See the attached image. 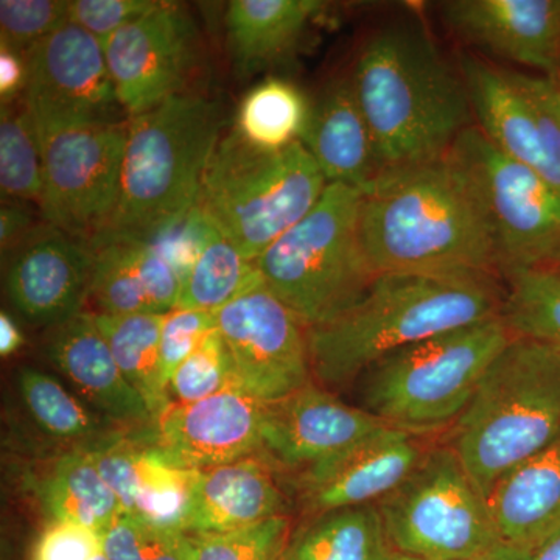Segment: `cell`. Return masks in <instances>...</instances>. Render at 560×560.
<instances>
[{
  "label": "cell",
  "mask_w": 560,
  "mask_h": 560,
  "mask_svg": "<svg viewBox=\"0 0 560 560\" xmlns=\"http://www.w3.org/2000/svg\"><path fill=\"white\" fill-rule=\"evenodd\" d=\"M361 241L375 275L499 279V243L485 195L455 150L390 168L363 191Z\"/></svg>",
  "instance_id": "cell-1"
},
{
  "label": "cell",
  "mask_w": 560,
  "mask_h": 560,
  "mask_svg": "<svg viewBox=\"0 0 560 560\" xmlns=\"http://www.w3.org/2000/svg\"><path fill=\"white\" fill-rule=\"evenodd\" d=\"M350 83L383 172L438 160L474 127L463 75L415 25L374 33L361 47Z\"/></svg>",
  "instance_id": "cell-2"
},
{
  "label": "cell",
  "mask_w": 560,
  "mask_h": 560,
  "mask_svg": "<svg viewBox=\"0 0 560 560\" xmlns=\"http://www.w3.org/2000/svg\"><path fill=\"white\" fill-rule=\"evenodd\" d=\"M499 279L383 272L348 312L307 329L313 382L345 389L389 353L500 316Z\"/></svg>",
  "instance_id": "cell-3"
},
{
  "label": "cell",
  "mask_w": 560,
  "mask_h": 560,
  "mask_svg": "<svg viewBox=\"0 0 560 560\" xmlns=\"http://www.w3.org/2000/svg\"><path fill=\"white\" fill-rule=\"evenodd\" d=\"M221 125L215 103L190 92L130 117L119 201L97 243L154 242L183 223L200 200Z\"/></svg>",
  "instance_id": "cell-4"
},
{
  "label": "cell",
  "mask_w": 560,
  "mask_h": 560,
  "mask_svg": "<svg viewBox=\"0 0 560 560\" xmlns=\"http://www.w3.org/2000/svg\"><path fill=\"white\" fill-rule=\"evenodd\" d=\"M560 434V348L512 337L482 375L445 444L482 495Z\"/></svg>",
  "instance_id": "cell-5"
},
{
  "label": "cell",
  "mask_w": 560,
  "mask_h": 560,
  "mask_svg": "<svg viewBox=\"0 0 560 560\" xmlns=\"http://www.w3.org/2000/svg\"><path fill=\"white\" fill-rule=\"evenodd\" d=\"M511 338L497 316L396 350L359 378L360 407L410 433H445Z\"/></svg>",
  "instance_id": "cell-6"
},
{
  "label": "cell",
  "mask_w": 560,
  "mask_h": 560,
  "mask_svg": "<svg viewBox=\"0 0 560 560\" xmlns=\"http://www.w3.org/2000/svg\"><path fill=\"white\" fill-rule=\"evenodd\" d=\"M327 186L301 140L261 150L234 128L210 158L197 208L246 259L257 261L315 208Z\"/></svg>",
  "instance_id": "cell-7"
},
{
  "label": "cell",
  "mask_w": 560,
  "mask_h": 560,
  "mask_svg": "<svg viewBox=\"0 0 560 560\" xmlns=\"http://www.w3.org/2000/svg\"><path fill=\"white\" fill-rule=\"evenodd\" d=\"M363 191L329 184L315 208L257 259V270L305 329L352 308L377 278L361 241Z\"/></svg>",
  "instance_id": "cell-8"
},
{
  "label": "cell",
  "mask_w": 560,
  "mask_h": 560,
  "mask_svg": "<svg viewBox=\"0 0 560 560\" xmlns=\"http://www.w3.org/2000/svg\"><path fill=\"white\" fill-rule=\"evenodd\" d=\"M375 506L389 547L422 560H464L501 540L488 499L444 441Z\"/></svg>",
  "instance_id": "cell-9"
},
{
  "label": "cell",
  "mask_w": 560,
  "mask_h": 560,
  "mask_svg": "<svg viewBox=\"0 0 560 560\" xmlns=\"http://www.w3.org/2000/svg\"><path fill=\"white\" fill-rule=\"evenodd\" d=\"M33 120L44 220L92 248L108 231L119 201L128 121Z\"/></svg>",
  "instance_id": "cell-10"
},
{
  "label": "cell",
  "mask_w": 560,
  "mask_h": 560,
  "mask_svg": "<svg viewBox=\"0 0 560 560\" xmlns=\"http://www.w3.org/2000/svg\"><path fill=\"white\" fill-rule=\"evenodd\" d=\"M453 150L469 165L485 195L499 243L501 279L558 267L560 187L501 153L475 125Z\"/></svg>",
  "instance_id": "cell-11"
},
{
  "label": "cell",
  "mask_w": 560,
  "mask_h": 560,
  "mask_svg": "<svg viewBox=\"0 0 560 560\" xmlns=\"http://www.w3.org/2000/svg\"><path fill=\"white\" fill-rule=\"evenodd\" d=\"M459 72L486 139L560 187V86L555 77L500 68L463 54Z\"/></svg>",
  "instance_id": "cell-12"
},
{
  "label": "cell",
  "mask_w": 560,
  "mask_h": 560,
  "mask_svg": "<svg viewBox=\"0 0 560 560\" xmlns=\"http://www.w3.org/2000/svg\"><path fill=\"white\" fill-rule=\"evenodd\" d=\"M215 313L243 393L275 404L313 382L307 329L264 282Z\"/></svg>",
  "instance_id": "cell-13"
},
{
  "label": "cell",
  "mask_w": 560,
  "mask_h": 560,
  "mask_svg": "<svg viewBox=\"0 0 560 560\" xmlns=\"http://www.w3.org/2000/svg\"><path fill=\"white\" fill-rule=\"evenodd\" d=\"M103 49L121 109L135 117L186 92L198 33L183 7L160 2L105 40Z\"/></svg>",
  "instance_id": "cell-14"
},
{
  "label": "cell",
  "mask_w": 560,
  "mask_h": 560,
  "mask_svg": "<svg viewBox=\"0 0 560 560\" xmlns=\"http://www.w3.org/2000/svg\"><path fill=\"white\" fill-rule=\"evenodd\" d=\"M436 441L388 427L311 469L280 478L301 518L370 506L399 488Z\"/></svg>",
  "instance_id": "cell-15"
},
{
  "label": "cell",
  "mask_w": 560,
  "mask_h": 560,
  "mask_svg": "<svg viewBox=\"0 0 560 560\" xmlns=\"http://www.w3.org/2000/svg\"><path fill=\"white\" fill-rule=\"evenodd\" d=\"M265 404L228 388L189 405H171L135 436L173 469L208 470L261 456Z\"/></svg>",
  "instance_id": "cell-16"
},
{
  "label": "cell",
  "mask_w": 560,
  "mask_h": 560,
  "mask_svg": "<svg viewBox=\"0 0 560 560\" xmlns=\"http://www.w3.org/2000/svg\"><path fill=\"white\" fill-rule=\"evenodd\" d=\"M24 58L27 86L22 98L33 119L119 121L121 106L105 49L91 33L66 22Z\"/></svg>",
  "instance_id": "cell-17"
},
{
  "label": "cell",
  "mask_w": 560,
  "mask_h": 560,
  "mask_svg": "<svg viewBox=\"0 0 560 560\" xmlns=\"http://www.w3.org/2000/svg\"><path fill=\"white\" fill-rule=\"evenodd\" d=\"M388 427L312 382L285 399L265 405L261 458L280 477H293Z\"/></svg>",
  "instance_id": "cell-18"
},
{
  "label": "cell",
  "mask_w": 560,
  "mask_h": 560,
  "mask_svg": "<svg viewBox=\"0 0 560 560\" xmlns=\"http://www.w3.org/2000/svg\"><path fill=\"white\" fill-rule=\"evenodd\" d=\"M442 21L474 49L556 77L560 69V0H452Z\"/></svg>",
  "instance_id": "cell-19"
},
{
  "label": "cell",
  "mask_w": 560,
  "mask_h": 560,
  "mask_svg": "<svg viewBox=\"0 0 560 560\" xmlns=\"http://www.w3.org/2000/svg\"><path fill=\"white\" fill-rule=\"evenodd\" d=\"M94 249L50 226L22 243L7 272L13 307L35 326L54 327L90 300Z\"/></svg>",
  "instance_id": "cell-20"
},
{
  "label": "cell",
  "mask_w": 560,
  "mask_h": 560,
  "mask_svg": "<svg viewBox=\"0 0 560 560\" xmlns=\"http://www.w3.org/2000/svg\"><path fill=\"white\" fill-rule=\"evenodd\" d=\"M46 357L91 408L136 433L153 425L145 400L124 377L92 312L50 327Z\"/></svg>",
  "instance_id": "cell-21"
},
{
  "label": "cell",
  "mask_w": 560,
  "mask_h": 560,
  "mask_svg": "<svg viewBox=\"0 0 560 560\" xmlns=\"http://www.w3.org/2000/svg\"><path fill=\"white\" fill-rule=\"evenodd\" d=\"M293 504L279 471L261 456L195 470L183 529L220 534L276 517H291Z\"/></svg>",
  "instance_id": "cell-22"
},
{
  "label": "cell",
  "mask_w": 560,
  "mask_h": 560,
  "mask_svg": "<svg viewBox=\"0 0 560 560\" xmlns=\"http://www.w3.org/2000/svg\"><path fill=\"white\" fill-rule=\"evenodd\" d=\"M90 301L103 315H167L183 278L154 242L105 241L94 246Z\"/></svg>",
  "instance_id": "cell-23"
},
{
  "label": "cell",
  "mask_w": 560,
  "mask_h": 560,
  "mask_svg": "<svg viewBox=\"0 0 560 560\" xmlns=\"http://www.w3.org/2000/svg\"><path fill=\"white\" fill-rule=\"evenodd\" d=\"M301 142L329 184L364 191L383 172L350 79L331 81L312 102Z\"/></svg>",
  "instance_id": "cell-24"
},
{
  "label": "cell",
  "mask_w": 560,
  "mask_h": 560,
  "mask_svg": "<svg viewBox=\"0 0 560 560\" xmlns=\"http://www.w3.org/2000/svg\"><path fill=\"white\" fill-rule=\"evenodd\" d=\"M489 508L500 539L537 550L560 530V434L493 488Z\"/></svg>",
  "instance_id": "cell-25"
},
{
  "label": "cell",
  "mask_w": 560,
  "mask_h": 560,
  "mask_svg": "<svg viewBox=\"0 0 560 560\" xmlns=\"http://www.w3.org/2000/svg\"><path fill=\"white\" fill-rule=\"evenodd\" d=\"M14 388L22 415L47 444L46 459L70 452H95L131 433L38 368H20L14 375Z\"/></svg>",
  "instance_id": "cell-26"
},
{
  "label": "cell",
  "mask_w": 560,
  "mask_h": 560,
  "mask_svg": "<svg viewBox=\"0 0 560 560\" xmlns=\"http://www.w3.org/2000/svg\"><path fill=\"white\" fill-rule=\"evenodd\" d=\"M33 495L49 522H66L103 534L124 514L91 453L44 459L31 477Z\"/></svg>",
  "instance_id": "cell-27"
},
{
  "label": "cell",
  "mask_w": 560,
  "mask_h": 560,
  "mask_svg": "<svg viewBox=\"0 0 560 560\" xmlns=\"http://www.w3.org/2000/svg\"><path fill=\"white\" fill-rule=\"evenodd\" d=\"M323 7L316 0L231 2L226 13L228 43L238 68L256 70L289 54Z\"/></svg>",
  "instance_id": "cell-28"
},
{
  "label": "cell",
  "mask_w": 560,
  "mask_h": 560,
  "mask_svg": "<svg viewBox=\"0 0 560 560\" xmlns=\"http://www.w3.org/2000/svg\"><path fill=\"white\" fill-rule=\"evenodd\" d=\"M389 551L381 514L370 504L301 518L279 560H385Z\"/></svg>",
  "instance_id": "cell-29"
},
{
  "label": "cell",
  "mask_w": 560,
  "mask_h": 560,
  "mask_svg": "<svg viewBox=\"0 0 560 560\" xmlns=\"http://www.w3.org/2000/svg\"><path fill=\"white\" fill-rule=\"evenodd\" d=\"M92 315L121 374L145 400L156 422L171 408L167 389L162 385L160 366L165 315H103L94 312Z\"/></svg>",
  "instance_id": "cell-30"
},
{
  "label": "cell",
  "mask_w": 560,
  "mask_h": 560,
  "mask_svg": "<svg viewBox=\"0 0 560 560\" xmlns=\"http://www.w3.org/2000/svg\"><path fill=\"white\" fill-rule=\"evenodd\" d=\"M261 282L256 261L246 259L209 223L200 256L180 285L176 308L219 312Z\"/></svg>",
  "instance_id": "cell-31"
},
{
  "label": "cell",
  "mask_w": 560,
  "mask_h": 560,
  "mask_svg": "<svg viewBox=\"0 0 560 560\" xmlns=\"http://www.w3.org/2000/svg\"><path fill=\"white\" fill-rule=\"evenodd\" d=\"M311 106L296 84L267 79L243 97L234 128L257 149L283 150L300 142Z\"/></svg>",
  "instance_id": "cell-32"
},
{
  "label": "cell",
  "mask_w": 560,
  "mask_h": 560,
  "mask_svg": "<svg viewBox=\"0 0 560 560\" xmlns=\"http://www.w3.org/2000/svg\"><path fill=\"white\" fill-rule=\"evenodd\" d=\"M500 318L512 337L530 338L560 348V271L536 268L504 279Z\"/></svg>",
  "instance_id": "cell-33"
},
{
  "label": "cell",
  "mask_w": 560,
  "mask_h": 560,
  "mask_svg": "<svg viewBox=\"0 0 560 560\" xmlns=\"http://www.w3.org/2000/svg\"><path fill=\"white\" fill-rule=\"evenodd\" d=\"M0 191L3 201L43 198V162L38 131L24 98L0 109Z\"/></svg>",
  "instance_id": "cell-34"
},
{
  "label": "cell",
  "mask_w": 560,
  "mask_h": 560,
  "mask_svg": "<svg viewBox=\"0 0 560 560\" xmlns=\"http://www.w3.org/2000/svg\"><path fill=\"white\" fill-rule=\"evenodd\" d=\"M108 560H197L198 536L121 514L102 536Z\"/></svg>",
  "instance_id": "cell-35"
},
{
  "label": "cell",
  "mask_w": 560,
  "mask_h": 560,
  "mask_svg": "<svg viewBox=\"0 0 560 560\" xmlns=\"http://www.w3.org/2000/svg\"><path fill=\"white\" fill-rule=\"evenodd\" d=\"M234 386L237 388L230 352L215 329L175 372L168 399L171 405H189Z\"/></svg>",
  "instance_id": "cell-36"
},
{
  "label": "cell",
  "mask_w": 560,
  "mask_h": 560,
  "mask_svg": "<svg viewBox=\"0 0 560 560\" xmlns=\"http://www.w3.org/2000/svg\"><path fill=\"white\" fill-rule=\"evenodd\" d=\"M291 529V517H276L228 533L197 534V560H279Z\"/></svg>",
  "instance_id": "cell-37"
},
{
  "label": "cell",
  "mask_w": 560,
  "mask_h": 560,
  "mask_svg": "<svg viewBox=\"0 0 560 560\" xmlns=\"http://www.w3.org/2000/svg\"><path fill=\"white\" fill-rule=\"evenodd\" d=\"M69 22L68 0H2L0 43L25 55Z\"/></svg>",
  "instance_id": "cell-38"
},
{
  "label": "cell",
  "mask_w": 560,
  "mask_h": 560,
  "mask_svg": "<svg viewBox=\"0 0 560 560\" xmlns=\"http://www.w3.org/2000/svg\"><path fill=\"white\" fill-rule=\"evenodd\" d=\"M217 329V313L176 308L165 315L161 335V381L167 389L175 372Z\"/></svg>",
  "instance_id": "cell-39"
},
{
  "label": "cell",
  "mask_w": 560,
  "mask_h": 560,
  "mask_svg": "<svg viewBox=\"0 0 560 560\" xmlns=\"http://www.w3.org/2000/svg\"><path fill=\"white\" fill-rule=\"evenodd\" d=\"M158 3L156 0H70L69 21L103 44Z\"/></svg>",
  "instance_id": "cell-40"
},
{
  "label": "cell",
  "mask_w": 560,
  "mask_h": 560,
  "mask_svg": "<svg viewBox=\"0 0 560 560\" xmlns=\"http://www.w3.org/2000/svg\"><path fill=\"white\" fill-rule=\"evenodd\" d=\"M101 555V534L73 523L49 522L33 544L31 560H95Z\"/></svg>",
  "instance_id": "cell-41"
},
{
  "label": "cell",
  "mask_w": 560,
  "mask_h": 560,
  "mask_svg": "<svg viewBox=\"0 0 560 560\" xmlns=\"http://www.w3.org/2000/svg\"><path fill=\"white\" fill-rule=\"evenodd\" d=\"M27 86V62L16 51L0 47V97L2 105L20 101Z\"/></svg>",
  "instance_id": "cell-42"
},
{
  "label": "cell",
  "mask_w": 560,
  "mask_h": 560,
  "mask_svg": "<svg viewBox=\"0 0 560 560\" xmlns=\"http://www.w3.org/2000/svg\"><path fill=\"white\" fill-rule=\"evenodd\" d=\"M32 217L18 202H2L0 208V243L2 248L14 245L31 232Z\"/></svg>",
  "instance_id": "cell-43"
},
{
  "label": "cell",
  "mask_w": 560,
  "mask_h": 560,
  "mask_svg": "<svg viewBox=\"0 0 560 560\" xmlns=\"http://www.w3.org/2000/svg\"><path fill=\"white\" fill-rule=\"evenodd\" d=\"M22 346H24V335L16 320L7 312L0 313V355L7 359L16 353Z\"/></svg>",
  "instance_id": "cell-44"
},
{
  "label": "cell",
  "mask_w": 560,
  "mask_h": 560,
  "mask_svg": "<svg viewBox=\"0 0 560 560\" xmlns=\"http://www.w3.org/2000/svg\"><path fill=\"white\" fill-rule=\"evenodd\" d=\"M534 551L526 548L515 547L508 541L500 540L499 544L486 548L477 555L464 560H533Z\"/></svg>",
  "instance_id": "cell-45"
},
{
  "label": "cell",
  "mask_w": 560,
  "mask_h": 560,
  "mask_svg": "<svg viewBox=\"0 0 560 560\" xmlns=\"http://www.w3.org/2000/svg\"><path fill=\"white\" fill-rule=\"evenodd\" d=\"M533 560H560V530L534 550Z\"/></svg>",
  "instance_id": "cell-46"
},
{
  "label": "cell",
  "mask_w": 560,
  "mask_h": 560,
  "mask_svg": "<svg viewBox=\"0 0 560 560\" xmlns=\"http://www.w3.org/2000/svg\"><path fill=\"white\" fill-rule=\"evenodd\" d=\"M385 560H422L415 558V556L405 555V552L396 551L390 548L389 555L386 556Z\"/></svg>",
  "instance_id": "cell-47"
},
{
  "label": "cell",
  "mask_w": 560,
  "mask_h": 560,
  "mask_svg": "<svg viewBox=\"0 0 560 560\" xmlns=\"http://www.w3.org/2000/svg\"><path fill=\"white\" fill-rule=\"evenodd\" d=\"M555 79H556V81H558L559 86H560V69H559V72H558V73H556Z\"/></svg>",
  "instance_id": "cell-48"
},
{
  "label": "cell",
  "mask_w": 560,
  "mask_h": 560,
  "mask_svg": "<svg viewBox=\"0 0 560 560\" xmlns=\"http://www.w3.org/2000/svg\"><path fill=\"white\" fill-rule=\"evenodd\" d=\"M95 560H108V559H106V558H105V555H101V556H98V558H97V559H95Z\"/></svg>",
  "instance_id": "cell-49"
},
{
  "label": "cell",
  "mask_w": 560,
  "mask_h": 560,
  "mask_svg": "<svg viewBox=\"0 0 560 560\" xmlns=\"http://www.w3.org/2000/svg\"><path fill=\"white\" fill-rule=\"evenodd\" d=\"M556 270H559V271H560V264L558 265V267H556Z\"/></svg>",
  "instance_id": "cell-50"
}]
</instances>
